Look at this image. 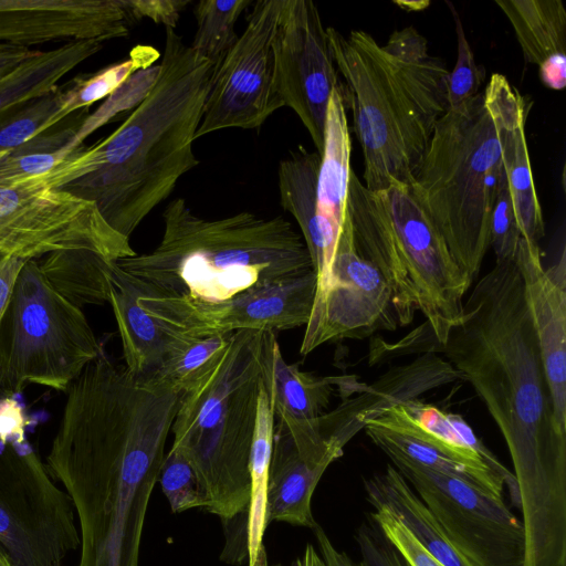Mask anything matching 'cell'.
<instances>
[{
    "label": "cell",
    "mask_w": 566,
    "mask_h": 566,
    "mask_svg": "<svg viewBox=\"0 0 566 566\" xmlns=\"http://www.w3.org/2000/svg\"><path fill=\"white\" fill-rule=\"evenodd\" d=\"M159 66L156 83L116 130L90 147L80 145L51 171L24 182L95 203L105 221L129 238L199 165L192 145L216 70L171 28Z\"/></svg>",
    "instance_id": "3957f363"
},
{
    "label": "cell",
    "mask_w": 566,
    "mask_h": 566,
    "mask_svg": "<svg viewBox=\"0 0 566 566\" xmlns=\"http://www.w3.org/2000/svg\"><path fill=\"white\" fill-rule=\"evenodd\" d=\"M509 19L527 63L552 90L566 85V9L560 0H495Z\"/></svg>",
    "instance_id": "7402d4cb"
},
{
    "label": "cell",
    "mask_w": 566,
    "mask_h": 566,
    "mask_svg": "<svg viewBox=\"0 0 566 566\" xmlns=\"http://www.w3.org/2000/svg\"><path fill=\"white\" fill-rule=\"evenodd\" d=\"M343 85L332 92L325 120L316 190L318 249L311 259L316 275L315 295L325 287L345 221L350 168V136Z\"/></svg>",
    "instance_id": "d6986e66"
},
{
    "label": "cell",
    "mask_w": 566,
    "mask_h": 566,
    "mask_svg": "<svg viewBox=\"0 0 566 566\" xmlns=\"http://www.w3.org/2000/svg\"><path fill=\"white\" fill-rule=\"evenodd\" d=\"M347 216L357 250L390 289L399 326L410 324L418 311L426 317L419 327L426 352L443 344L462 317L472 281L412 188L358 189L348 198Z\"/></svg>",
    "instance_id": "52a82bcc"
},
{
    "label": "cell",
    "mask_w": 566,
    "mask_h": 566,
    "mask_svg": "<svg viewBox=\"0 0 566 566\" xmlns=\"http://www.w3.org/2000/svg\"><path fill=\"white\" fill-rule=\"evenodd\" d=\"M364 429L386 455H400L428 470L468 481L489 494L503 499L504 482L480 473L417 439L370 423Z\"/></svg>",
    "instance_id": "f546056e"
},
{
    "label": "cell",
    "mask_w": 566,
    "mask_h": 566,
    "mask_svg": "<svg viewBox=\"0 0 566 566\" xmlns=\"http://www.w3.org/2000/svg\"><path fill=\"white\" fill-rule=\"evenodd\" d=\"M101 347L82 308L59 294L27 260L0 321V397L29 384L66 392Z\"/></svg>",
    "instance_id": "9c48e42d"
},
{
    "label": "cell",
    "mask_w": 566,
    "mask_h": 566,
    "mask_svg": "<svg viewBox=\"0 0 566 566\" xmlns=\"http://www.w3.org/2000/svg\"><path fill=\"white\" fill-rule=\"evenodd\" d=\"M373 507L371 521L408 566H443L418 542L395 514L382 506Z\"/></svg>",
    "instance_id": "74e56055"
},
{
    "label": "cell",
    "mask_w": 566,
    "mask_h": 566,
    "mask_svg": "<svg viewBox=\"0 0 566 566\" xmlns=\"http://www.w3.org/2000/svg\"><path fill=\"white\" fill-rule=\"evenodd\" d=\"M113 261L90 250H60L38 262L46 282L77 307L108 303Z\"/></svg>",
    "instance_id": "4316f807"
},
{
    "label": "cell",
    "mask_w": 566,
    "mask_h": 566,
    "mask_svg": "<svg viewBox=\"0 0 566 566\" xmlns=\"http://www.w3.org/2000/svg\"><path fill=\"white\" fill-rule=\"evenodd\" d=\"M159 52L149 45L135 46L127 59L92 73L77 75L62 85L63 112L67 117L108 97L132 75L151 66Z\"/></svg>",
    "instance_id": "4dcf8cb0"
},
{
    "label": "cell",
    "mask_w": 566,
    "mask_h": 566,
    "mask_svg": "<svg viewBox=\"0 0 566 566\" xmlns=\"http://www.w3.org/2000/svg\"><path fill=\"white\" fill-rule=\"evenodd\" d=\"M355 539L367 566H408L373 521L360 524Z\"/></svg>",
    "instance_id": "f35d334b"
},
{
    "label": "cell",
    "mask_w": 566,
    "mask_h": 566,
    "mask_svg": "<svg viewBox=\"0 0 566 566\" xmlns=\"http://www.w3.org/2000/svg\"><path fill=\"white\" fill-rule=\"evenodd\" d=\"M280 8L281 0L253 3L244 31L216 65L196 139L224 128H259L284 106L272 49Z\"/></svg>",
    "instance_id": "5bb4252c"
},
{
    "label": "cell",
    "mask_w": 566,
    "mask_h": 566,
    "mask_svg": "<svg viewBox=\"0 0 566 566\" xmlns=\"http://www.w3.org/2000/svg\"><path fill=\"white\" fill-rule=\"evenodd\" d=\"M363 483L368 503L395 514L443 566H471L455 551L428 506L392 464L364 479Z\"/></svg>",
    "instance_id": "cb8c5ba5"
},
{
    "label": "cell",
    "mask_w": 566,
    "mask_h": 566,
    "mask_svg": "<svg viewBox=\"0 0 566 566\" xmlns=\"http://www.w3.org/2000/svg\"><path fill=\"white\" fill-rule=\"evenodd\" d=\"M138 296V279L115 262L111 272L108 303L122 339L125 367L134 377L148 382L192 338L170 335L140 305Z\"/></svg>",
    "instance_id": "44dd1931"
},
{
    "label": "cell",
    "mask_w": 566,
    "mask_h": 566,
    "mask_svg": "<svg viewBox=\"0 0 566 566\" xmlns=\"http://www.w3.org/2000/svg\"><path fill=\"white\" fill-rule=\"evenodd\" d=\"M138 284V302L165 331L177 337L203 338L238 331L275 333L306 325L314 303L316 275L310 271L254 286L220 302L167 295L140 279Z\"/></svg>",
    "instance_id": "4fadbf2b"
},
{
    "label": "cell",
    "mask_w": 566,
    "mask_h": 566,
    "mask_svg": "<svg viewBox=\"0 0 566 566\" xmlns=\"http://www.w3.org/2000/svg\"><path fill=\"white\" fill-rule=\"evenodd\" d=\"M0 543L18 566H63L80 547L71 499L28 437L0 438Z\"/></svg>",
    "instance_id": "30bf717a"
},
{
    "label": "cell",
    "mask_w": 566,
    "mask_h": 566,
    "mask_svg": "<svg viewBox=\"0 0 566 566\" xmlns=\"http://www.w3.org/2000/svg\"><path fill=\"white\" fill-rule=\"evenodd\" d=\"M471 384L505 440L518 509L530 524L566 512V433L554 417L539 345L515 259L495 263L434 345Z\"/></svg>",
    "instance_id": "7a4b0ae2"
},
{
    "label": "cell",
    "mask_w": 566,
    "mask_h": 566,
    "mask_svg": "<svg viewBox=\"0 0 566 566\" xmlns=\"http://www.w3.org/2000/svg\"><path fill=\"white\" fill-rule=\"evenodd\" d=\"M274 332L238 331L181 392L171 448L192 467L205 510L228 527L245 518L250 451L261 389L272 381Z\"/></svg>",
    "instance_id": "8992f818"
},
{
    "label": "cell",
    "mask_w": 566,
    "mask_h": 566,
    "mask_svg": "<svg viewBox=\"0 0 566 566\" xmlns=\"http://www.w3.org/2000/svg\"><path fill=\"white\" fill-rule=\"evenodd\" d=\"M331 462L303 457L290 434L274 428L266 485V523L284 522L314 528L312 496Z\"/></svg>",
    "instance_id": "603a6c76"
},
{
    "label": "cell",
    "mask_w": 566,
    "mask_h": 566,
    "mask_svg": "<svg viewBox=\"0 0 566 566\" xmlns=\"http://www.w3.org/2000/svg\"><path fill=\"white\" fill-rule=\"evenodd\" d=\"M163 221L153 251L116 263L167 295L220 302L313 271L302 235L283 217L243 211L203 219L176 198L165 207Z\"/></svg>",
    "instance_id": "5b68a950"
},
{
    "label": "cell",
    "mask_w": 566,
    "mask_h": 566,
    "mask_svg": "<svg viewBox=\"0 0 566 566\" xmlns=\"http://www.w3.org/2000/svg\"><path fill=\"white\" fill-rule=\"evenodd\" d=\"M158 481L172 513L205 509L206 502L196 473L178 450L170 448L165 454Z\"/></svg>",
    "instance_id": "e575fe53"
},
{
    "label": "cell",
    "mask_w": 566,
    "mask_h": 566,
    "mask_svg": "<svg viewBox=\"0 0 566 566\" xmlns=\"http://www.w3.org/2000/svg\"><path fill=\"white\" fill-rule=\"evenodd\" d=\"M251 0H200L195 8L197 29L190 46L216 65L239 35L235 23Z\"/></svg>",
    "instance_id": "d6a6232c"
},
{
    "label": "cell",
    "mask_w": 566,
    "mask_h": 566,
    "mask_svg": "<svg viewBox=\"0 0 566 566\" xmlns=\"http://www.w3.org/2000/svg\"><path fill=\"white\" fill-rule=\"evenodd\" d=\"M65 118L62 85L2 111L0 113V153L27 143Z\"/></svg>",
    "instance_id": "1f68e13d"
},
{
    "label": "cell",
    "mask_w": 566,
    "mask_h": 566,
    "mask_svg": "<svg viewBox=\"0 0 566 566\" xmlns=\"http://www.w3.org/2000/svg\"><path fill=\"white\" fill-rule=\"evenodd\" d=\"M24 262V260L18 258L0 254V321Z\"/></svg>",
    "instance_id": "60d3db41"
},
{
    "label": "cell",
    "mask_w": 566,
    "mask_h": 566,
    "mask_svg": "<svg viewBox=\"0 0 566 566\" xmlns=\"http://www.w3.org/2000/svg\"><path fill=\"white\" fill-rule=\"evenodd\" d=\"M522 238L503 166L500 170L491 213L490 247L495 263L513 260Z\"/></svg>",
    "instance_id": "8d00e7d4"
},
{
    "label": "cell",
    "mask_w": 566,
    "mask_h": 566,
    "mask_svg": "<svg viewBox=\"0 0 566 566\" xmlns=\"http://www.w3.org/2000/svg\"><path fill=\"white\" fill-rule=\"evenodd\" d=\"M541 349L557 427L566 433V251L544 268L537 243L521 238L515 252Z\"/></svg>",
    "instance_id": "2e32d148"
},
{
    "label": "cell",
    "mask_w": 566,
    "mask_h": 566,
    "mask_svg": "<svg viewBox=\"0 0 566 566\" xmlns=\"http://www.w3.org/2000/svg\"><path fill=\"white\" fill-rule=\"evenodd\" d=\"M180 395L143 382L104 350L67 388L45 465L75 512L76 566H138Z\"/></svg>",
    "instance_id": "6da1fadb"
},
{
    "label": "cell",
    "mask_w": 566,
    "mask_h": 566,
    "mask_svg": "<svg viewBox=\"0 0 566 566\" xmlns=\"http://www.w3.org/2000/svg\"><path fill=\"white\" fill-rule=\"evenodd\" d=\"M231 334L192 338L182 350L170 357L147 384L181 394L223 352Z\"/></svg>",
    "instance_id": "836d02e7"
},
{
    "label": "cell",
    "mask_w": 566,
    "mask_h": 566,
    "mask_svg": "<svg viewBox=\"0 0 566 566\" xmlns=\"http://www.w3.org/2000/svg\"><path fill=\"white\" fill-rule=\"evenodd\" d=\"M103 45L104 42L98 40H80L46 51L39 50L0 76V113L51 92L65 75L95 55Z\"/></svg>",
    "instance_id": "d4e9b609"
},
{
    "label": "cell",
    "mask_w": 566,
    "mask_h": 566,
    "mask_svg": "<svg viewBox=\"0 0 566 566\" xmlns=\"http://www.w3.org/2000/svg\"><path fill=\"white\" fill-rule=\"evenodd\" d=\"M129 20L149 19L174 29L189 0H123Z\"/></svg>",
    "instance_id": "ab89813d"
},
{
    "label": "cell",
    "mask_w": 566,
    "mask_h": 566,
    "mask_svg": "<svg viewBox=\"0 0 566 566\" xmlns=\"http://www.w3.org/2000/svg\"><path fill=\"white\" fill-rule=\"evenodd\" d=\"M452 13L457 34V61L449 72L447 96L449 108L457 107L479 93L484 82L485 71L476 65L470 43L465 36L461 18L452 3L447 1Z\"/></svg>",
    "instance_id": "d590c367"
},
{
    "label": "cell",
    "mask_w": 566,
    "mask_h": 566,
    "mask_svg": "<svg viewBox=\"0 0 566 566\" xmlns=\"http://www.w3.org/2000/svg\"><path fill=\"white\" fill-rule=\"evenodd\" d=\"M0 566H18L11 554L0 543Z\"/></svg>",
    "instance_id": "f6af8a7d"
},
{
    "label": "cell",
    "mask_w": 566,
    "mask_h": 566,
    "mask_svg": "<svg viewBox=\"0 0 566 566\" xmlns=\"http://www.w3.org/2000/svg\"><path fill=\"white\" fill-rule=\"evenodd\" d=\"M500 148L501 163L522 238L537 243L545 234L525 138L530 105L502 74H492L483 92Z\"/></svg>",
    "instance_id": "e0dca14e"
},
{
    "label": "cell",
    "mask_w": 566,
    "mask_h": 566,
    "mask_svg": "<svg viewBox=\"0 0 566 566\" xmlns=\"http://www.w3.org/2000/svg\"><path fill=\"white\" fill-rule=\"evenodd\" d=\"M319 557L313 546L310 544L306 547L305 554L302 559L297 560V566H318Z\"/></svg>",
    "instance_id": "ee69618b"
},
{
    "label": "cell",
    "mask_w": 566,
    "mask_h": 566,
    "mask_svg": "<svg viewBox=\"0 0 566 566\" xmlns=\"http://www.w3.org/2000/svg\"><path fill=\"white\" fill-rule=\"evenodd\" d=\"M87 116L88 108L78 111L27 143L1 151L0 187L38 178L64 161L80 146L75 137Z\"/></svg>",
    "instance_id": "83f0119b"
},
{
    "label": "cell",
    "mask_w": 566,
    "mask_h": 566,
    "mask_svg": "<svg viewBox=\"0 0 566 566\" xmlns=\"http://www.w3.org/2000/svg\"><path fill=\"white\" fill-rule=\"evenodd\" d=\"M367 423L417 439L480 473L504 482L513 504L518 507L513 472L483 444L462 416L446 412L417 398L391 406Z\"/></svg>",
    "instance_id": "ac0fdd59"
},
{
    "label": "cell",
    "mask_w": 566,
    "mask_h": 566,
    "mask_svg": "<svg viewBox=\"0 0 566 566\" xmlns=\"http://www.w3.org/2000/svg\"><path fill=\"white\" fill-rule=\"evenodd\" d=\"M501 168L495 127L479 92L438 120L410 186L472 282L490 248Z\"/></svg>",
    "instance_id": "ba28073f"
},
{
    "label": "cell",
    "mask_w": 566,
    "mask_h": 566,
    "mask_svg": "<svg viewBox=\"0 0 566 566\" xmlns=\"http://www.w3.org/2000/svg\"><path fill=\"white\" fill-rule=\"evenodd\" d=\"M345 80L342 90L364 155V185L378 192L411 186L438 120L449 109L446 63L428 52L412 27L396 30L385 45L367 32L343 35L326 28Z\"/></svg>",
    "instance_id": "277c9868"
},
{
    "label": "cell",
    "mask_w": 566,
    "mask_h": 566,
    "mask_svg": "<svg viewBox=\"0 0 566 566\" xmlns=\"http://www.w3.org/2000/svg\"><path fill=\"white\" fill-rule=\"evenodd\" d=\"M39 50L13 44H0V76L34 55Z\"/></svg>",
    "instance_id": "7bdbcfd3"
},
{
    "label": "cell",
    "mask_w": 566,
    "mask_h": 566,
    "mask_svg": "<svg viewBox=\"0 0 566 566\" xmlns=\"http://www.w3.org/2000/svg\"><path fill=\"white\" fill-rule=\"evenodd\" d=\"M352 376L319 377L303 371L283 358L279 342L273 350L272 396L275 420L292 438L297 451L308 459L331 463L344 449L327 441L321 433L318 419L325 413L335 387Z\"/></svg>",
    "instance_id": "ffe728a7"
},
{
    "label": "cell",
    "mask_w": 566,
    "mask_h": 566,
    "mask_svg": "<svg viewBox=\"0 0 566 566\" xmlns=\"http://www.w3.org/2000/svg\"><path fill=\"white\" fill-rule=\"evenodd\" d=\"M272 49L275 90L283 105L298 116L321 156L328 102L340 82L313 1L281 0Z\"/></svg>",
    "instance_id": "9a60e30c"
},
{
    "label": "cell",
    "mask_w": 566,
    "mask_h": 566,
    "mask_svg": "<svg viewBox=\"0 0 566 566\" xmlns=\"http://www.w3.org/2000/svg\"><path fill=\"white\" fill-rule=\"evenodd\" d=\"M387 457L471 566H523V524L503 499L400 455Z\"/></svg>",
    "instance_id": "7c38bea8"
},
{
    "label": "cell",
    "mask_w": 566,
    "mask_h": 566,
    "mask_svg": "<svg viewBox=\"0 0 566 566\" xmlns=\"http://www.w3.org/2000/svg\"><path fill=\"white\" fill-rule=\"evenodd\" d=\"M313 531L322 555L318 566H367L365 562L356 563L347 553L338 551L318 524Z\"/></svg>",
    "instance_id": "b9f144b4"
},
{
    "label": "cell",
    "mask_w": 566,
    "mask_h": 566,
    "mask_svg": "<svg viewBox=\"0 0 566 566\" xmlns=\"http://www.w3.org/2000/svg\"><path fill=\"white\" fill-rule=\"evenodd\" d=\"M60 250H90L113 261L136 254L91 201L28 182L0 187V254L27 261Z\"/></svg>",
    "instance_id": "8fae6325"
},
{
    "label": "cell",
    "mask_w": 566,
    "mask_h": 566,
    "mask_svg": "<svg viewBox=\"0 0 566 566\" xmlns=\"http://www.w3.org/2000/svg\"><path fill=\"white\" fill-rule=\"evenodd\" d=\"M275 416L272 381L260 392L253 441L250 451L251 493L247 515L248 566H269L263 536L266 523V485L273 449Z\"/></svg>",
    "instance_id": "484cf974"
},
{
    "label": "cell",
    "mask_w": 566,
    "mask_h": 566,
    "mask_svg": "<svg viewBox=\"0 0 566 566\" xmlns=\"http://www.w3.org/2000/svg\"><path fill=\"white\" fill-rule=\"evenodd\" d=\"M270 566V565H269ZM273 566H281V565H273Z\"/></svg>",
    "instance_id": "bcb514c9"
},
{
    "label": "cell",
    "mask_w": 566,
    "mask_h": 566,
    "mask_svg": "<svg viewBox=\"0 0 566 566\" xmlns=\"http://www.w3.org/2000/svg\"><path fill=\"white\" fill-rule=\"evenodd\" d=\"M321 156L300 148L279 164L277 178L282 208L296 220L312 259L318 249L316 190Z\"/></svg>",
    "instance_id": "f1b7e54d"
}]
</instances>
